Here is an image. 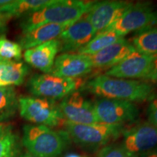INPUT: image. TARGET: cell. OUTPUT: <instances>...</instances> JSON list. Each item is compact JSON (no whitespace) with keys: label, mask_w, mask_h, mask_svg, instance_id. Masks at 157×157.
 <instances>
[{"label":"cell","mask_w":157,"mask_h":157,"mask_svg":"<svg viewBox=\"0 0 157 157\" xmlns=\"http://www.w3.org/2000/svg\"><path fill=\"white\" fill-rule=\"evenodd\" d=\"M83 86L79 78H68L51 74H35L29 78L27 87L35 97L58 100L64 98Z\"/></svg>","instance_id":"8992f818"},{"label":"cell","mask_w":157,"mask_h":157,"mask_svg":"<svg viewBox=\"0 0 157 157\" xmlns=\"http://www.w3.org/2000/svg\"><path fill=\"white\" fill-rule=\"evenodd\" d=\"M135 50L132 44L123 38L97 53L87 56L93 68H111L124 60Z\"/></svg>","instance_id":"e0dca14e"},{"label":"cell","mask_w":157,"mask_h":157,"mask_svg":"<svg viewBox=\"0 0 157 157\" xmlns=\"http://www.w3.org/2000/svg\"><path fill=\"white\" fill-rule=\"evenodd\" d=\"M132 4L125 1L95 2L85 16L98 34L115 23Z\"/></svg>","instance_id":"30bf717a"},{"label":"cell","mask_w":157,"mask_h":157,"mask_svg":"<svg viewBox=\"0 0 157 157\" xmlns=\"http://www.w3.org/2000/svg\"><path fill=\"white\" fill-rule=\"evenodd\" d=\"M60 49V41L56 39L25 50L23 57L31 66L45 74H50Z\"/></svg>","instance_id":"9a60e30c"},{"label":"cell","mask_w":157,"mask_h":157,"mask_svg":"<svg viewBox=\"0 0 157 157\" xmlns=\"http://www.w3.org/2000/svg\"><path fill=\"white\" fill-rule=\"evenodd\" d=\"M157 56H148L135 50L124 60L110 68L105 75L119 78H142L143 80Z\"/></svg>","instance_id":"7c38bea8"},{"label":"cell","mask_w":157,"mask_h":157,"mask_svg":"<svg viewBox=\"0 0 157 157\" xmlns=\"http://www.w3.org/2000/svg\"><path fill=\"white\" fill-rule=\"evenodd\" d=\"M22 48L18 43L12 42L5 36L0 37V58L11 60H20Z\"/></svg>","instance_id":"cb8c5ba5"},{"label":"cell","mask_w":157,"mask_h":157,"mask_svg":"<svg viewBox=\"0 0 157 157\" xmlns=\"http://www.w3.org/2000/svg\"><path fill=\"white\" fill-rule=\"evenodd\" d=\"M93 68V65L87 56L63 53L56 58L50 74L63 78H78L90 73Z\"/></svg>","instance_id":"5bb4252c"},{"label":"cell","mask_w":157,"mask_h":157,"mask_svg":"<svg viewBox=\"0 0 157 157\" xmlns=\"http://www.w3.org/2000/svg\"><path fill=\"white\" fill-rule=\"evenodd\" d=\"M143 81L157 83V57L153 60L151 69Z\"/></svg>","instance_id":"4316f807"},{"label":"cell","mask_w":157,"mask_h":157,"mask_svg":"<svg viewBox=\"0 0 157 157\" xmlns=\"http://www.w3.org/2000/svg\"><path fill=\"white\" fill-rule=\"evenodd\" d=\"M18 136L9 124H0V157H17Z\"/></svg>","instance_id":"603a6c76"},{"label":"cell","mask_w":157,"mask_h":157,"mask_svg":"<svg viewBox=\"0 0 157 157\" xmlns=\"http://www.w3.org/2000/svg\"><path fill=\"white\" fill-rule=\"evenodd\" d=\"M94 2L82 0H55L51 5L23 16L20 26L22 32L25 33L48 23L76 22L87 13Z\"/></svg>","instance_id":"7a4b0ae2"},{"label":"cell","mask_w":157,"mask_h":157,"mask_svg":"<svg viewBox=\"0 0 157 157\" xmlns=\"http://www.w3.org/2000/svg\"><path fill=\"white\" fill-rule=\"evenodd\" d=\"M75 22L48 23L37 26L28 32L23 33L18 44L22 50H29L38 45L58 38L66 29Z\"/></svg>","instance_id":"2e32d148"},{"label":"cell","mask_w":157,"mask_h":157,"mask_svg":"<svg viewBox=\"0 0 157 157\" xmlns=\"http://www.w3.org/2000/svg\"><path fill=\"white\" fill-rule=\"evenodd\" d=\"M8 21L9 19L0 12V34H2L6 31L7 23L8 22Z\"/></svg>","instance_id":"83f0119b"},{"label":"cell","mask_w":157,"mask_h":157,"mask_svg":"<svg viewBox=\"0 0 157 157\" xmlns=\"http://www.w3.org/2000/svg\"><path fill=\"white\" fill-rule=\"evenodd\" d=\"M66 132L76 144L82 148H98L119 136L122 126L103 123L78 124L65 121Z\"/></svg>","instance_id":"277c9868"},{"label":"cell","mask_w":157,"mask_h":157,"mask_svg":"<svg viewBox=\"0 0 157 157\" xmlns=\"http://www.w3.org/2000/svg\"><path fill=\"white\" fill-rule=\"evenodd\" d=\"M157 25V10L150 2L132 4L119 19L106 29L124 36L132 31H139ZM101 33V32H100Z\"/></svg>","instance_id":"52a82bcc"},{"label":"cell","mask_w":157,"mask_h":157,"mask_svg":"<svg viewBox=\"0 0 157 157\" xmlns=\"http://www.w3.org/2000/svg\"><path fill=\"white\" fill-rule=\"evenodd\" d=\"M140 157H157V152L153 151L146 154H143Z\"/></svg>","instance_id":"f1b7e54d"},{"label":"cell","mask_w":157,"mask_h":157,"mask_svg":"<svg viewBox=\"0 0 157 157\" xmlns=\"http://www.w3.org/2000/svg\"><path fill=\"white\" fill-rule=\"evenodd\" d=\"M98 157H135L127 151L123 145H111L103 148Z\"/></svg>","instance_id":"d4e9b609"},{"label":"cell","mask_w":157,"mask_h":157,"mask_svg":"<svg viewBox=\"0 0 157 157\" xmlns=\"http://www.w3.org/2000/svg\"><path fill=\"white\" fill-rule=\"evenodd\" d=\"M93 105L98 121L106 124L123 126L134 122L139 116L138 109L132 102L101 98Z\"/></svg>","instance_id":"ba28073f"},{"label":"cell","mask_w":157,"mask_h":157,"mask_svg":"<svg viewBox=\"0 0 157 157\" xmlns=\"http://www.w3.org/2000/svg\"><path fill=\"white\" fill-rule=\"evenodd\" d=\"M4 87V86H3L2 84L1 83H0V88H1V87Z\"/></svg>","instance_id":"1f68e13d"},{"label":"cell","mask_w":157,"mask_h":157,"mask_svg":"<svg viewBox=\"0 0 157 157\" xmlns=\"http://www.w3.org/2000/svg\"><path fill=\"white\" fill-rule=\"evenodd\" d=\"M29 74V68L23 62L0 58V83L4 87L21 85Z\"/></svg>","instance_id":"ac0fdd59"},{"label":"cell","mask_w":157,"mask_h":157,"mask_svg":"<svg viewBox=\"0 0 157 157\" xmlns=\"http://www.w3.org/2000/svg\"><path fill=\"white\" fill-rule=\"evenodd\" d=\"M55 0H15L0 7V12L9 20L23 17L50 5Z\"/></svg>","instance_id":"d6986e66"},{"label":"cell","mask_w":157,"mask_h":157,"mask_svg":"<svg viewBox=\"0 0 157 157\" xmlns=\"http://www.w3.org/2000/svg\"><path fill=\"white\" fill-rule=\"evenodd\" d=\"M96 34L95 30L84 15L59 36L60 51L65 53L78 51L90 42Z\"/></svg>","instance_id":"4fadbf2b"},{"label":"cell","mask_w":157,"mask_h":157,"mask_svg":"<svg viewBox=\"0 0 157 157\" xmlns=\"http://www.w3.org/2000/svg\"><path fill=\"white\" fill-rule=\"evenodd\" d=\"M59 109L65 121L78 124L100 123L96 117L93 104L78 91L63 98L59 104Z\"/></svg>","instance_id":"9c48e42d"},{"label":"cell","mask_w":157,"mask_h":157,"mask_svg":"<svg viewBox=\"0 0 157 157\" xmlns=\"http://www.w3.org/2000/svg\"><path fill=\"white\" fill-rule=\"evenodd\" d=\"M135 50L148 56H157V27L139 31L132 37Z\"/></svg>","instance_id":"ffe728a7"},{"label":"cell","mask_w":157,"mask_h":157,"mask_svg":"<svg viewBox=\"0 0 157 157\" xmlns=\"http://www.w3.org/2000/svg\"><path fill=\"white\" fill-rule=\"evenodd\" d=\"M122 145L135 156L153 151L157 147V127L148 121L138 124L124 132Z\"/></svg>","instance_id":"8fae6325"},{"label":"cell","mask_w":157,"mask_h":157,"mask_svg":"<svg viewBox=\"0 0 157 157\" xmlns=\"http://www.w3.org/2000/svg\"><path fill=\"white\" fill-rule=\"evenodd\" d=\"M84 90L102 98L142 102L154 98L155 87L150 82L99 75L84 84Z\"/></svg>","instance_id":"6da1fadb"},{"label":"cell","mask_w":157,"mask_h":157,"mask_svg":"<svg viewBox=\"0 0 157 157\" xmlns=\"http://www.w3.org/2000/svg\"><path fill=\"white\" fill-rule=\"evenodd\" d=\"M124 37L113 31L98 33L87 44L77 51V53L84 56H91L114 44Z\"/></svg>","instance_id":"44dd1931"},{"label":"cell","mask_w":157,"mask_h":157,"mask_svg":"<svg viewBox=\"0 0 157 157\" xmlns=\"http://www.w3.org/2000/svg\"><path fill=\"white\" fill-rule=\"evenodd\" d=\"M147 114L148 122L157 127V97H154L151 101L147 110Z\"/></svg>","instance_id":"484cf974"},{"label":"cell","mask_w":157,"mask_h":157,"mask_svg":"<svg viewBox=\"0 0 157 157\" xmlns=\"http://www.w3.org/2000/svg\"><path fill=\"white\" fill-rule=\"evenodd\" d=\"M18 107V98L14 87L0 88V123L14 117Z\"/></svg>","instance_id":"7402d4cb"},{"label":"cell","mask_w":157,"mask_h":157,"mask_svg":"<svg viewBox=\"0 0 157 157\" xmlns=\"http://www.w3.org/2000/svg\"><path fill=\"white\" fill-rule=\"evenodd\" d=\"M66 132H57L44 125L26 124L23 128L22 143L36 157H58L67 145Z\"/></svg>","instance_id":"3957f363"},{"label":"cell","mask_w":157,"mask_h":157,"mask_svg":"<svg viewBox=\"0 0 157 157\" xmlns=\"http://www.w3.org/2000/svg\"><path fill=\"white\" fill-rule=\"evenodd\" d=\"M17 157H36V156H34V155L31 154L30 153L26 152V153H25V154L19 155V156H17Z\"/></svg>","instance_id":"f546056e"},{"label":"cell","mask_w":157,"mask_h":157,"mask_svg":"<svg viewBox=\"0 0 157 157\" xmlns=\"http://www.w3.org/2000/svg\"><path fill=\"white\" fill-rule=\"evenodd\" d=\"M66 157H82L81 156H79V155L78 154H68L66 156Z\"/></svg>","instance_id":"4dcf8cb0"},{"label":"cell","mask_w":157,"mask_h":157,"mask_svg":"<svg viewBox=\"0 0 157 157\" xmlns=\"http://www.w3.org/2000/svg\"><path fill=\"white\" fill-rule=\"evenodd\" d=\"M18 109L21 117L37 125L56 127L65 122L56 101L39 97H20Z\"/></svg>","instance_id":"5b68a950"}]
</instances>
